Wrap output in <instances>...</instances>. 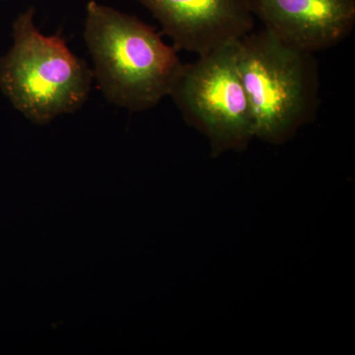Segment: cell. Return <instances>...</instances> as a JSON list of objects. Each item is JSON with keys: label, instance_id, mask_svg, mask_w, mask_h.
<instances>
[{"label": "cell", "instance_id": "6da1fadb", "mask_svg": "<svg viewBox=\"0 0 355 355\" xmlns=\"http://www.w3.org/2000/svg\"><path fill=\"white\" fill-rule=\"evenodd\" d=\"M84 40L103 95L132 113L170 97L184 67L154 28L94 0L86 6Z\"/></svg>", "mask_w": 355, "mask_h": 355}, {"label": "cell", "instance_id": "7a4b0ae2", "mask_svg": "<svg viewBox=\"0 0 355 355\" xmlns=\"http://www.w3.org/2000/svg\"><path fill=\"white\" fill-rule=\"evenodd\" d=\"M238 65L253 114L254 139L282 146L314 121L320 106L315 53L263 29L238 42Z\"/></svg>", "mask_w": 355, "mask_h": 355}, {"label": "cell", "instance_id": "3957f363", "mask_svg": "<svg viewBox=\"0 0 355 355\" xmlns=\"http://www.w3.org/2000/svg\"><path fill=\"white\" fill-rule=\"evenodd\" d=\"M35 13L30 7L14 21L12 46L0 58V90L28 120L46 125L85 104L94 76L62 37L40 31Z\"/></svg>", "mask_w": 355, "mask_h": 355}, {"label": "cell", "instance_id": "277c9868", "mask_svg": "<svg viewBox=\"0 0 355 355\" xmlns=\"http://www.w3.org/2000/svg\"><path fill=\"white\" fill-rule=\"evenodd\" d=\"M238 42L184 64L170 94L184 121L209 140L212 157L242 153L254 139L253 114L238 65Z\"/></svg>", "mask_w": 355, "mask_h": 355}, {"label": "cell", "instance_id": "5b68a950", "mask_svg": "<svg viewBox=\"0 0 355 355\" xmlns=\"http://www.w3.org/2000/svg\"><path fill=\"white\" fill-rule=\"evenodd\" d=\"M177 51L202 55L254 31L249 0H139Z\"/></svg>", "mask_w": 355, "mask_h": 355}, {"label": "cell", "instance_id": "8992f818", "mask_svg": "<svg viewBox=\"0 0 355 355\" xmlns=\"http://www.w3.org/2000/svg\"><path fill=\"white\" fill-rule=\"evenodd\" d=\"M254 18L289 46L316 53L352 34L355 0H249Z\"/></svg>", "mask_w": 355, "mask_h": 355}]
</instances>
